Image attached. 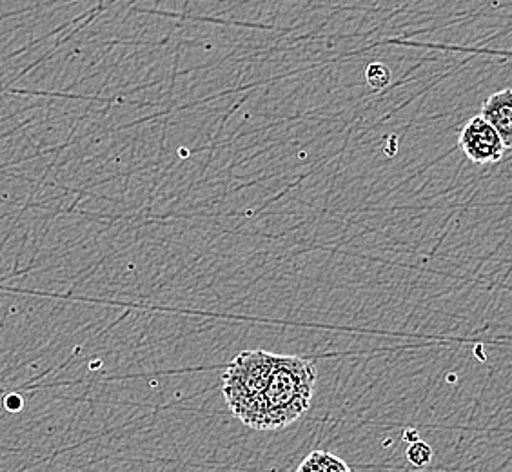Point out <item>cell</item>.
<instances>
[{
	"instance_id": "obj_1",
	"label": "cell",
	"mask_w": 512,
	"mask_h": 472,
	"mask_svg": "<svg viewBox=\"0 0 512 472\" xmlns=\"http://www.w3.org/2000/svg\"><path fill=\"white\" fill-rule=\"evenodd\" d=\"M315 362L302 356L276 354L262 394L260 431L284 429L306 413L315 393Z\"/></svg>"
},
{
	"instance_id": "obj_2",
	"label": "cell",
	"mask_w": 512,
	"mask_h": 472,
	"mask_svg": "<svg viewBox=\"0 0 512 472\" xmlns=\"http://www.w3.org/2000/svg\"><path fill=\"white\" fill-rule=\"evenodd\" d=\"M275 356L267 351H244L231 360L222 374V393L231 413L255 431H260L262 394Z\"/></svg>"
},
{
	"instance_id": "obj_3",
	"label": "cell",
	"mask_w": 512,
	"mask_h": 472,
	"mask_svg": "<svg viewBox=\"0 0 512 472\" xmlns=\"http://www.w3.org/2000/svg\"><path fill=\"white\" fill-rule=\"evenodd\" d=\"M458 144L462 148L463 155L474 164H496L509 151L505 148L500 133L480 115L471 118L463 126Z\"/></svg>"
},
{
	"instance_id": "obj_4",
	"label": "cell",
	"mask_w": 512,
	"mask_h": 472,
	"mask_svg": "<svg viewBox=\"0 0 512 472\" xmlns=\"http://www.w3.org/2000/svg\"><path fill=\"white\" fill-rule=\"evenodd\" d=\"M480 117L489 122L502 137L505 148L512 146V91L509 88L496 91L482 104Z\"/></svg>"
},
{
	"instance_id": "obj_5",
	"label": "cell",
	"mask_w": 512,
	"mask_h": 472,
	"mask_svg": "<svg viewBox=\"0 0 512 472\" xmlns=\"http://www.w3.org/2000/svg\"><path fill=\"white\" fill-rule=\"evenodd\" d=\"M300 472H349L351 467L327 451H313L298 467Z\"/></svg>"
},
{
	"instance_id": "obj_6",
	"label": "cell",
	"mask_w": 512,
	"mask_h": 472,
	"mask_svg": "<svg viewBox=\"0 0 512 472\" xmlns=\"http://www.w3.org/2000/svg\"><path fill=\"white\" fill-rule=\"evenodd\" d=\"M433 447L429 443L422 442V440H416V442L407 443V449H405V458L407 462L422 469L427 467L429 463L433 462Z\"/></svg>"
},
{
	"instance_id": "obj_7",
	"label": "cell",
	"mask_w": 512,
	"mask_h": 472,
	"mask_svg": "<svg viewBox=\"0 0 512 472\" xmlns=\"http://www.w3.org/2000/svg\"><path fill=\"white\" fill-rule=\"evenodd\" d=\"M365 80L371 88L384 89L391 84V69L389 66H385L382 62H371L365 66Z\"/></svg>"
},
{
	"instance_id": "obj_8",
	"label": "cell",
	"mask_w": 512,
	"mask_h": 472,
	"mask_svg": "<svg viewBox=\"0 0 512 472\" xmlns=\"http://www.w3.org/2000/svg\"><path fill=\"white\" fill-rule=\"evenodd\" d=\"M4 407L10 413H19V411H22V407H24V400H22L20 394H8L4 398Z\"/></svg>"
},
{
	"instance_id": "obj_9",
	"label": "cell",
	"mask_w": 512,
	"mask_h": 472,
	"mask_svg": "<svg viewBox=\"0 0 512 472\" xmlns=\"http://www.w3.org/2000/svg\"><path fill=\"white\" fill-rule=\"evenodd\" d=\"M405 443L416 442V440H420V434L416 429H407L404 433Z\"/></svg>"
}]
</instances>
